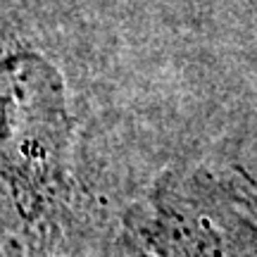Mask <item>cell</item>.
I'll return each instance as SVG.
<instances>
[{
    "instance_id": "1",
    "label": "cell",
    "mask_w": 257,
    "mask_h": 257,
    "mask_svg": "<svg viewBox=\"0 0 257 257\" xmlns=\"http://www.w3.org/2000/svg\"><path fill=\"white\" fill-rule=\"evenodd\" d=\"M5 176L27 212L69 198V114L62 76L36 53H12L3 64Z\"/></svg>"
},
{
    "instance_id": "2",
    "label": "cell",
    "mask_w": 257,
    "mask_h": 257,
    "mask_svg": "<svg viewBox=\"0 0 257 257\" xmlns=\"http://www.w3.org/2000/svg\"><path fill=\"white\" fill-rule=\"evenodd\" d=\"M250 205H252V207L257 210V195H252V200H250Z\"/></svg>"
}]
</instances>
